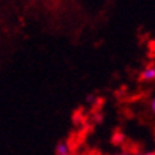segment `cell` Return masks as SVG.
I'll use <instances>...</instances> for the list:
<instances>
[{"instance_id": "obj_4", "label": "cell", "mask_w": 155, "mask_h": 155, "mask_svg": "<svg viewBox=\"0 0 155 155\" xmlns=\"http://www.w3.org/2000/svg\"><path fill=\"white\" fill-rule=\"evenodd\" d=\"M151 110H152V113L155 114V98H152V101H151Z\"/></svg>"}, {"instance_id": "obj_6", "label": "cell", "mask_w": 155, "mask_h": 155, "mask_svg": "<svg viewBox=\"0 0 155 155\" xmlns=\"http://www.w3.org/2000/svg\"><path fill=\"white\" fill-rule=\"evenodd\" d=\"M141 155H155V152H144V154Z\"/></svg>"}, {"instance_id": "obj_3", "label": "cell", "mask_w": 155, "mask_h": 155, "mask_svg": "<svg viewBox=\"0 0 155 155\" xmlns=\"http://www.w3.org/2000/svg\"><path fill=\"white\" fill-rule=\"evenodd\" d=\"M113 140L115 144H121V140H124V135H122V134H115Z\"/></svg>"}, {"instance_id": "obj_5", "label": "cell", "mask_w": 155, "mask_h": 155, "mask_svg": "<svg viewBox=\"0 0 155 155\" xmlns=\"http://www.w3.org/2000/svg\"><path fill=\"white\" fill-rule=\"evenodd\" d=\"M114 155H130L128 152H118V154H114Z\"/></svg>"}, {"instance_id": "obj_1", "label": "cell", "mask_w": 155, "mask_h": 155, "mask_svg": "<svg viewBox=\"0 0 155 155\" xmlns=\"http://www.w3.org/2000/svg\"><path fill=\"white\" fill-rule=\"evenodd\" d=\"M70 145L64 141H60L56 145V155H70Z\"/></svg>"}, {"instance_id": "obj_2", "label": "cell", "mask_w": 155, "mask_h": 155, "mask_svg": "<svg viewBox=\"0 0 155 155\" xmlns=\"http://www.w3.org/2000/svg\"><path fill=\"white\" fill-rule=\"evenodd\" d=\"M141 80L154 81L155 80V67H148L141 73Z\"/></svg>"}]
</instances>
